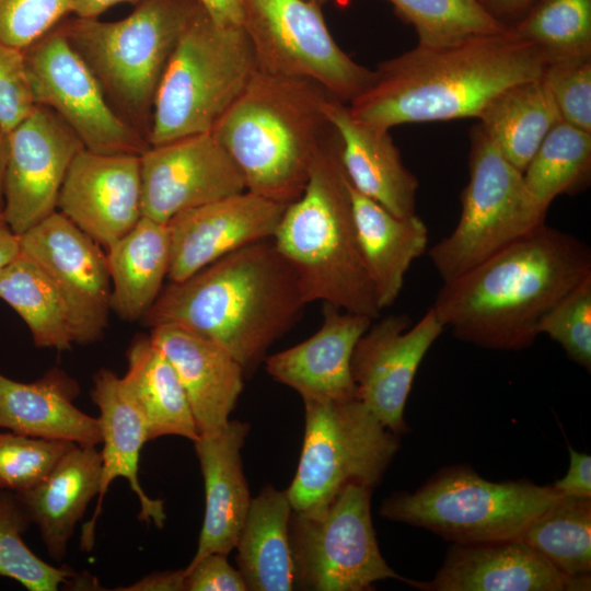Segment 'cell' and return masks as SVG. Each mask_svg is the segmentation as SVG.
<instances>
[{
  "label": "cell",
  "instance_id": "6da1fadb",
  "mask_svg": "<svg viewBox=\"0 0 591 591\" xmlns=\"http://www.w3.org/2000/svg\"><path fill=\"white\" fill-rule=\"evenodd\" d=\"M591 277V250L546 223L460 276L431 305L457 339L491 350L530 347L543 316Z\"/></svg>",
  "mask_w": 591,
  "mask_h": 591
},
{
  "label": "cell",
  "instance_id": "7a4b0ae2",
  "mask_svg": "<svg viewBox=\"0 0 591 591\" xmlns=\"http://www.w3.org/2000/svg\"><path fill=\"white\" fill-rule=\"evenodd\" d=\"M547 65L513 28L445 46L417 45L381 62L348 108L360 121L387 131L407 123L477 118L498 93L540 79Z\"/></svg>",
  "mask_w": 591,
  "mask_h": 591
},
{
  "label": "cell",
  "instance_id": "3957f363",
  "mask_svg": "<svg viewBox=\"0 0 591 591\" xmlns=\"http://www.w3.org/2000/svg\"><path fill=\"white\" fill-rule=\"evenodd\" d=\"M306 305L296 271L273 239L241 247L171 282L141 318L207 337L244 368L255 367Z\"/></svg>",
  "mask_w": 591,
  "mask_h": 591
},
{
  "label": "cell",
  "instance_id": "277c9868",
  "mask_svg": "<svg viewBox=\"0 0 591 591\" xmlns=\"http://www.w3.org/2000/svg\"><path fill=\"white\" fill-rule=\"evenodd\" d=\"M331 96L308 80L255 72L211 130L246 190L285 205L301 196L315 161L339 137L325 113Z\"/></svg>",
  "mask_w": 591,
  "mask_h": 591
},
{
  "label": "cell",
  "instance_id": "5b68a950",
  "mask_svg": "<svg viewBox=\"0 0 591 591\" xmlns=\"http://www.w3.org/2000/svg\"><path fill=\"white\" fill-rule=\"evenodd\" d=\"M273 241L296 271L306 304L321 301L379 317L359 247L339 137L315 161L301 196L287 205Z\"/></svg>",
  "mask_w": 591,
  "mask_h": 591
},
{
  "label": "cell",
  "instance_id": "8992f818",
  "mask_svg": "<svg viewBox=\"0 0 591 591\" xmlns=\"http://www.w3.org/2000/svg\"><path fill=\"white\" fill-rule=\"evenodd\" d=\"M198 5L197 0H138L117 21L73 15L57 24L114 111L147 141L159 83Z\"/></svg>",
  "mask_w": 591,
  "mask_h": 591
},
{
  "label": "cell",
  "instance_id": "52a82bcc",
  "mask_svg": "<svg viewBox=\"0 0 591 591\" xmlns=\"http://www.w3.org/2000/svg\"><path fill=\"white\" fill-rule=\"evenodd\" d=\"M256 71L243 27L217 24L199 4L159 83L148 138L150 147L211 132Z\"/></svg>",
  "mask_w": 591,
  "mask_h": 591
},
{
  "label": "cell",
  "instance_id": "ba28073f",
  "mask_svg": "<svg viewBox=\"0 0 591 591\" xmlns=\"http://www.w3.org/2000/svg\"><path fill=\"white\" fill-rule=\"evenodd\" d=\"M561 496L530 480L490 482L466 465L440 470L414 493L386 498L382 517L427 529L452 543L520 537Z\"/></svg>",
  "mask_w": 591,
  "mask_h": 591
},
{
  "label": "cell",
  "instance_id": "9c48e42d",
  "mask_svg": "<svg viewBox=\"0 0 591 591\" xmlns=\"http://www.w3.org/2000/svg\"><path fill=\"white\" fill-rule=\"evenodd\" d=\"M305 429L299 465L286 490L293 511L326 508L349 484L373 490L399 448L358 398H303Z\"/></svg>",
  "mask_w": 591,
  "mask_h": 591
},
{
  "label": "cell",
  "instance_id": "30bf717a",
  "mask_svg": "<svg viewBox=\"0 0 591 591\" xmlns=\"http://www.w3.org/2000/svg\"><path fill=\"white\" fill-rule=\"evenodd\" d=\"M470 181L453 231L428 251L443 281L451 280L545 223L546 210L479 125L471 132Z\"/></svg>",
  "mask_w": 591,
  "mask_h": 591
},
{
  "label": "cell",
  "instance_id": "8fae6325",
  "mask_svg": "<svg viewBox=\"0 0 591 591\" xmlns=\"http://www.w3.org/2000/svg\"><path fill=\"white\" fill-rule=\"evenodd\" d=\"M371 493L362 485L349 484L322 510H292L289 533L297 587L364 591L385 579L414 587L416 581L396 573L380 553L371 519Z\"/></svg>",
  "mask_w": 591,
  "mask_h": 591
},
{
  "label": "cell",
  "instance_id": "7c38bea8",
  "mask_svg": "<svg viewBox=\"0 0 591 591\" xmlns=\"http://www.w3.org/2000/svg\"><path fill=\"white\" fill-rule=\"evenodd\" d=\"M241 26L259 72L314 82L347 104L372 80L373 70L338 46L322 9L305 0H242Z\"/></svg>",
  "mask_w": 591,
  "mask_h": 591
},
{
  "label": "cell",
  "instance_id": "4fadbf2b",
  "mask_svg": "<svg viewBox=\"0 0 591 591\" xmlns=\"http://www.w3.org/2000/svg\"><path fill=\"white\" fill-rule=\"evenodd\" d=\"M22 50L36 104L55 112L85 149L141 155L150 148L147 139L114 111L58 25Z\"/></svg>",
  "mask_w": 591,
  "mask_h": 591
},
{
  "label": "cell",
  "instance_id": "5bb4252c",
  "mask_svg": "<svg viewBox=\"0 0 591 591\" xmlns=\"http://www.w3.org/2000/svg\"><path fill=\"white\" fill-rule=\"evenodd\" d=\"M2 216L21 235L57 210L66 174L83 143L51 109L37 105L8 134Z\"/></svg>",
  "mask_w": 591,
  "mask_h": 591
},
{
  "label": "cell",
  "instance_id": "9a60e30c",
  "mask_svg": "<svg viewBox=\"0 0 591 591\" xmlns=\"http://www.w3.org/2000/svg\"><path fill=\"white\" fill-rule=\"evenodd\" d=\"M444 328L431 306L414 325L406 314H391L372 321L355 346L350 370L357 397L396 434L407 430L404 409L414 378Z\"/></svg>",
  "mask_w": 591,
  "mask_h": 591
},
{
  "label": "cell",
  "instance_id": "2e32d148",
  "mask_svg": "<svg viewBox=\"0 0 591 591\" xmlns=\"http://www.w3.org/2000/svg\"><path fill=\"white\" fill-rule=\"evenodd\" d=\"M140 163L142 216L161 223L246 190L240 169L212 132L151 146Z\"/></svg>",
  "mask_w": 591,
  "mask_h": 591
},
{
  "label": "cell",
  "instance_id": "e0dca14e",
  "mask_svg": "<svg viewBox=\"0 0 591 591\" xmlns=\"http://www.w3.org/2000/svg\"><path fill=\"white\" fill-rule=\"evenodd\" d=\"M20 253L55 282L76 313L82 345L101 339L107 326L112 285L106 253L60 211L19 235Z\"/></svg>",
  "mask_w": 591,
  "mask_h": 591
},
{
  "label": "cell",
  "instance_id": "ac0fdd59",
  "mask_svg": "<svg viewBox=\"0 0 591 591\" xmlns=\"http://www.w3.org/2000/svg\"><path fill=\"white\" fill-rule=\"evenodd\" d=\"M286 207L244 190L176 215L167 222V278L183 281L241 247L273 239Z\"/></svg>",
  "mask_w": 591,
  "mask_h": 591
},
{
  "label": "cell",
  "instance_id": "d6986e66",
  "mask_svg": "<svg viewBox=\"0 0 591 591\" xmlns=\"http://www.w3.org/2000/svg\"><path fill=\"white\" fill-rule=\"evenodd\" d=\"M57 208L107 250L142 217L140 155L84 148L66 174Z\"/></svg>",
  "mask_w": 591,
  "mask_h": 591
},
{
  "label": "cell",
  "instance_id": "ffe728a7",
  "mask_svg": "<svg viewBox=\"0 0 591 591\" xmlns=\"http://www.w3.org/2000/svg\"><path fill=\"white\" fill-rule=\"evenodd\" d=\"M591 577H571L554 567L520 537L453 543L425 591H586Z\"/></svg>",
  "mask_w": 591,
  "mask_h": 591
},
{
  "label": "cell",
  "instance_id": "44dd1931",
  "mask_svg": "<svg viewBox=\"0 0 591 591\" xmlns=\"http://www.w3.org/2000/svg\"><path fill=\"white\" fill-rule=\"evenodd\" d=\"M91 398L99 408L103 448L100 451L102 472L96 507L92 518L83 525L80 538L81 549L84 552L93 548L95 526L104 497L117 477L127 479L137 495L141 521L162 528L166 519L164 502L150 498L140 485L139 457L143 444L149 441L148 432L143 418L127 394L121 379L112 370L100 369L93 378Z\"/></svg>",
  "mask_w": 591,
  "mask_h": 591
},
{
  "label": "cell",
  "instance_id": "7402d4cb",
  "mask_svg": "<svg viewBox=\"0 0 591 591\" xmlns=\"http://www.w3.org/2000/svg\"><path fill=\"white\" fill-rule=\"evenodd\" d=\"M372 318L324 304L323 322L308 339L271 355L266 370L302 398L357 397L350 362L355 346Z\"/></svg>",
  "mask_w": 591,
  "mask_h": 591
},
{
  "label": "cell",
  "instance_id": "603a6c76",
  "mask_svg": "<svg viewBox=\"0 0 591 591\" xmlns=\"http://www.w3.org/2000/svg\"><path fill=\"white\" fill-rule=\"evenodd\" d=\"M150 338L176 371L199 436L221 430L243 390L241 363L216 341L177 325L154 326Z\"/></svg>",
  "mask_w": 591,
  "mask_h": 591
},
{
  "label": "cell",
  "instance_id": "cb8c5ba5",
  "mask_svg": "<svg viewBox=\"0 0 591 591\" xmlns=\"http://www.w3.org/2000/svg\"><path fill=\"white\" fill-rule=\"evenodd\" d=\"M246 422L229 420L219 431L194 441L205 484V515L190 563L235 548L252 498L243 473L241 449Z\"/></svg>",
  "mask_w": 591,
  "mask_h": 591
},
{
  "label": "cell",
  "instance_id": "d4e9b609",
  "mask_svg": "<svg viewBox=\"0 0 591 591\" xmlns=\"http://www.w3.org/2000/svg\"><path fill=\"white\" fill-rule=\"evenodd\" d=\"M325 113L340 139V161L350 185L398 217L416 213L417 177L404 165L390 131L356 117L331 96Z\"/></svg>",
  "mask_w": 591,
  "mask_h": 591
},
{
  "label": "cell",
  "instance_id": "484cf974",
  "mask_svg": "<svg viewBox=\"0 0 591 591\" xmlns=\"http://www.w3.org/2000/svg\"><path fill=\"white\" fill-rule=\"evenodd\" d=\"M79 392L78 382L58 368L31 383L0 373V429L97 447L102 442L99 419L74 405Z\"/></svg>",
  "mask_w": 591,
  "mask_h": 591
},
{
  "label": "cell",
  "instance_id": "4316f807",
  "mask_svg": "<svg viewBox=\"0 0 591 591\" xmlns=\"http://www.w3.org/2000/svg\"><path fill=\"white\" fill-rule=\"evenodd\" d=\"M101 472L96 447L73 444L44 479L15 494L55 561L65 558L77 524L97 497Z\"/></svg>",
  "mask_w": 591,
  "mask_h": 591
},
{
  "label": "cell",
  "instance_id": "83f0119b",
  "mask_svg": "<svg viewBox=\"0 0 591 591\" xmlns=\"http://www.w3.org/2000/svg\"><path fill=\"white\" fill-rule=\"evenodd\" d=\"M349 188L359 247L382 311L394 304L409 267L427 251L428 229L416 213L395 216Z\"/></svg>",
  "mask_w": 591,
  "mask_h": 591
},
{
  "label": "cell",
  "instance_id": "f1b7e54d",
  "mask_svg": "<svg viewBox=\"0 0 591 591\" xmlns=\"http://www.w3.org/2000/svg\"><path fill=\"white\" fill-rule=\"evenodd\" d=\"M167 223L141 217L106 250L111 309L123 320H141L158 299L170 268Z\"/></svg>",
  "mask_w": 591,
  "mask_h": 591
},
{
  "label": "cell",
  "instance_id": "f546056e",
  "mask_svg": "<svg viewBox=\"0 0 591 591\" xmlns=\"http://www.w3.org/2000/svg\"><path fill=\"white\" fill-rule=\"evenodd\" d=\"M292 507L285 491L265 487L251 505L240 533L237 565L247 590L297 588L289 523Z\"/></svg>",
  "mask_w": 591,
  "mask_h": 591
},
{
  "label": "cell",
  "instance_id": "4dcf8cb0",
  "mask_svg": "<svg viewBox=\"0 0 591 591\" xmlns=\"http://www.w3.org/2000/svg\"><path fill=\"white\" fill-rule=\"evenodd\" d=\"M123 385L138 407L148 440L179 436L196 441L199 431L185 390L171 362L150 336H138L127 350Z\"/></svg>",
  "mask_w": 591,
  "mask_h": 591
},
{
  "label": "cell",
  "instance_id": "1f68e13d",
  "mask_svg": "<svg viewBox=\"0 0 591 591\" xmlns=\"http://www.w3.org/2000/svg\"><path fill=\"white\" fill-rule=\"evenodd\" d=\"M477 118L484 134L521 172L547 134L561 121L542 78L505 89L485 105Z\"/></svg>",
  "mask_w": 591,
  "mask_h": 591
},
{
  "label": "cell",
  "instance_id": "d6a6232c",
  "mask_svg": "<svg viewBox=\"0 0 591 591\" xmlns=\"http://www.w3.org/2000/svg\"><path fill=\"white\" fill-rule=\"evenodd\" d=\"M0 300L24 321L36 347L63 351L82 345L69 302L46 273L21 253L0 268Z\"/></svg>",
  "mask_w": 591,
  "mask_h": 591
},
{
  "label": "cell",
  "instance_id": "836d02e7",
  "mask_svg": "<svg viewBox=\"0 0 591 591\" xmlns=\"http://www.w3.org/2000/svg\"><path fill=\"white\" fill-rule=\"evenodd\" d=\"M591 176V132L559 121L523 171L530 195L544 210L560 195L584 189Z\"/></svg>",
  "mask_w": 591,
  "mask_h": 591
},
{
  "label": "cell",
  "instance_id": "e575fe53",
  "mask_svg": "<svg viewBox=\"0 0 591 591\" xmlns=\"http://www.w3.org/2000/svg\"><path fill=\"white\" fill-rule=\"evenodd\" d=\"M520 538L559 571L591 572V499L560 496L536 517Z\"/></svg>",
  "mask_w": 591,
  "mask_h": 591
},
{
  "label": "cell",
  "instance_id": "d590c367",
  "mask_svg": "<svg viewBox=\"0 0 591 591\" xmlns=\"http://www.w3.org/2000/svg\"><path fill=\"white\" fill-rule=\"evenodd\" d=\"M512 28L548 63L591 56V0H538Z\"/></svg>",
  "mask_w": 591,
  "mask_h": 591
},
{
  "label": "cell",
  "instance_id": "8d00e7d4",
  "mask_svg": "<svg viewBox=\"0 0 591 591\" xmlns=\"http://www.w3.org/2000/svg\"><path fill=\"white\" fill-rule=\"evenodd\" d=\"M395 13L414 26L418 45L438 47L465 38L499 33L501 25L478 0H387Z\"/></svg>",
  "mask_w": 591,
  "mask_h": 591
},
{
  "label": "cell",
  "instance_id": "74e56055",
  "mask_svg": "<svg viewBox=\"0 0 591 591\" xmlns=\"http://www.w3.org/2000/svg\"><path fill=\"white\" fill-rule=\"evenodd\" d=\"M30 524L16 495L0 490V577L15 580L28 591H57L76 573L44 561L26 546L22 536Z\"/></svg>",
  "mask_w": 591,
  "mask_h": 591
},
{
  "label": "cell",
  "instance_id": "f35d334b",
  "mask_svg": "<svg viewBox=\"0 0 591 591\" xmlns=\"http://www.w3.org/2000/svg\"><path fill=\"white\" fill-rule=\"evenodd\" d=\"M73 444L0 430V490L16 494L35 486Z\"/></svg>",
  "mask_w": 591,
  "mask_h": 591
},
{
  "label": "cell",
  "instance_id": "ab89813d",
  "mask_svg": "<svg viewBox=\"0 0 591 591\" xmlns=\"http://www.w3.org/2000/svg\"><path fill=\"white\" fill-rule=\"evenodd\" d=\"M538 334L558 343L567 356L591 369V277L559 300L541 320Z\"/></svg>",
  "mask_w": 591,
  "mask_h": 591
},
{
  "label": "cell",
  "instance_id": "60d3db41",
  "mask_svg": "<svg viewBox=\"0 0 591 591\" xmlns=\"http://www.w3.org/2000/svg\"><path fill=\"white\" fill-rule=\"evenodd\" d=\"M541 78L561 120L591 132V56L551 62Z\"/></svg>",
  "mask_w": 591,
  "mask_h": 591
},
{
  "label": "cell",
  "instance_id": "b9f144b4",
  "mask_svg": "<svg viewBox=\"0 0 591 591\" xmlns=\"http://www.w3.org/2000/svg\"><path fill=\"white\" fill-rule=\"evenodd\" d=\"M70 13L71 0H0V42L24 49Z\"/></svg>",
  "mask_w": 591,
  "mask_h": 591
},
{
  "label": "cell",
  "instance_id": "7bdbcfd3",
  "mask_svg": "<svg viewBox=\"0 0 591 591\" xmlns=\"http://www.w3.org/2000/svg\"><path fill=\"white\" fill-rule=\"evenodd\" d=\"M36 106L23 50L0 42V127L9 132Z\"/></svg>",
  "mask_w": 591,
  "mask_h": 591
},
{
  "label": "cell",
  "instance_id": "ee69618b",
  "mask_svg": "<svg viewBox=\"0 0 591 591\" xmlns=\"http://www.w3.org/2000/svg\"><path fill=\"white\" fill-rule=\"evenodd\" d=\"M185 591H246L241 572L227 560V555L211 553L185 568Z\"/></svg>",
  "mask_w": 591,
  "mask_h": 591
},
{
  "label": "cell",
  "instance_id": "f6af8a7d",
  "mask_svg": "<svg viewBox=\"0 0 591 591\" xmlns=\"http://www.w3.org/2000/svg\"><path fill=\"white\" fill-rule=\"evenodd\" d=\"M570 454L567 474L552 486L563 496L591 499V456L568 445Z\"/></svg>",
  "mask_w": 591,
  "mask_h": 591
},
{
  "label": "cell",
  "instance_id": "bcb514c9",
  "mask_svg": "<svg viewBox=\"0 0 591 591\" xmlns=\"http://www.w3.org/2000/svg\"><path fill=\"white\" fill-rule=\"evenodd\" d=\"M501 25L514 27L538 0H478Z\"/></svg>",
  "mask_w": 591,
  "mask_h": 591
},
{
  "label": "cell",
  "instance_id": "7dc6e473",
  "mask_svg": "<svg viewBox=\"0 0 591 591\" xmlns=\"http://www.w3.org/2000/svg\"><path fill=\"white\" fill-rule=\"evenodd\" d=\"M186 572L184 569L175 571L153 572L137 582L116 590L125 591H185Z\"/></svg>",
  "mask_w": 591,
  "mask_h": 591
},
{
  "label": "cell",
  "instance_id": "c3c4849f",
  "mask_svg": "<svg viewBox=\"0 0 591 591\" xmlns=\"http://www.w3.org/2000/svg\"><path fill=\"white\" fill-rule=\"evenodd\" d=\"M208 15L219 25H241L242 0H197Z\"/></svg>",
  "mask_w": 591,
  "mask_h": 591
},
{
  "label": "cell",
  "instance_id": "681fc988",
  "mask_svg": "<svg viewBox=\"0 0 591 591\" xmlns=\"http://www.w3.org/2000/svg\"><path fill=\"white\" fill-rule=\"evenodd\" d=\"M138 0H71L72 14L79 18L96 19L107 9L124 2Z\"/></svg>",
  "mask_w": 591,
  "mask_h": 591
},
{
  "label": "cell",
  "instance_id": "f907efd6",
  "mask_svg": "<svg viewBox=\"0 0 591 591\" xmlns=\"http://www.w3.org/2000/svg\"><path fill=\"white\" fill-rule=\"evenodd\" d=\"M19 254V235L12 231L0 213V268L13 260Z\"/></svg>",
  "mask_w": 591,
  "mask_h": 591
},
{
  "label": "cell",
  "instance_id": "816d5d0a",
  "mask_svg": "<svg viewBox=\"0 0 591 591\" xmlns=\"http://www.w3.org/2000/svg\"><path fill=\"white\" fill-rule=\"evenodd\" d=\"M8 131L0 127V213L3 210V178L8 158Z\"/></svg>",
  "mask_w": 591,
  "mask_h": 591
},
{
  "label": "cell",
  "instance_id": "f5cc1de1",
  "mask_svg": "<svg viewBox=\"0 0 591 591\" xmlns=\"http://www.w3.org/2000/svg\"><path fill=\"white\" fill-rule=\"evenodd\" d=\"M305 1H308V2H310V3H312V4H314V5H316V7H318V8L322 9V7H323L328 0H305Z\"/></svg>",
  "mask_w": 591,
  "mask_h": 591
}]
</instances>
